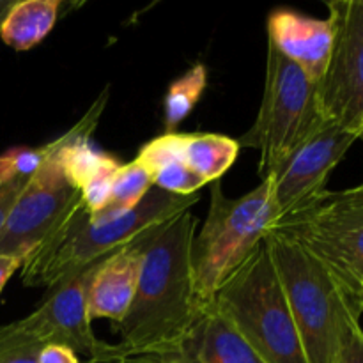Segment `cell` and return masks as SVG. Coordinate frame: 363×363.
Masks as SVG:
<instances>
[{
  "label": "cell",
  "mask_w": 363,
  "mask_h": 363,
  "mask_svg": "<svg viewBox=\"0 0 363 363\" xmlns=\"http://www.w3.org/2000/svg\"><path fill=\"white\" fill-rule=\"evenodd\" d=\"M197 216L184 211L142 236V268L126 318L117 323L121 342L112 363L176 353L201 325L211 305L202 303L191 269Z\"/></svg>",
  "instance_id": "cell-1"
},
{
  "label": "cell",
  "mask_w": 363,
  "mask_h": 363,
  "mask_svg": "<svg viewBox=\"0 0 363 363\" xmlns=\"http://www.w3.org/2000/svg\"><path fill=\"white\" fill-rule=\"evenodd\" d=\"M197 202L199 194L174 195L152 186L130 213L110 222L94 223L89 220V211L80 201L62 225L25 259L21 282L27 287L52 289L130 245L147 230L190 211Z\"/></svg>",
  "instance_id": "cell-2"
},
{
  "label": "cell",
  "mask_w": 363,
  "mask_h": 363,
  "mask_svg": "<svg viewBox=\"0 0 363 363\" xmlns=\"http://www.w3.org/2000/svg\"><path fill=\"white\" fill-rule=\"evenodd\" d=\"M308 363H333L347 333L360 325L362 303L319 259L296 241L264 238Z\"/></svg>",
  "instance_id": "cell-3"
},
{
  "label": "cell",
  "mask_w": 363,
  "mask_h": 363,
  "mask_svg": "<svg viewBox=\"0 0 363 363\" xmlns=\"http://www.w3.org/2000/svg\"><path fill=\"white\" fill-rule=\"evenodd\" d=\"M213 307L266 363H308L264 240L223 282Z\"/></svg>",
  "instance_id": "cell-4"
},
{
  "label": "cell",
  "mask_w": 363,
  "mask_h": 363,
  "mask_svg": "<svg viewBox=\"0 0 363 363\" xmlns=\"http://www.w3.org/2000/svg\"><path fill=\"white\" fill-rule=\"evenodd\" d=\"M209 190L208 216L191 243L195 289L206 305H213L223 282L279 220L269 179H262L257 188L238 199L227 197L220 181L209 184Z\"/></svg>",
  "instance_id": "cell-5"
},
{
  "label": "cell",
  "mask_w": 363,
  "mask_h": 363,
  "mask_svg": "<svg viewBox=\"0 0 363 363\" xmlns=\"http://www.w3.org/2000/svg\"><path fill=\"white\" fill-rule=\"evenodd\" d=\"M318 84L268 41L266 80L257 119L238 138L259 151V176L266 179L323 123Z\"/></svg>",
  "instance_id": "cell-6"
},
{
  "label": "cell",
  "mask_w": 363,
  "mask_h": 363,
  "mask_svg": "<svg viewBox=\"0 0 363 363\" xmlns=\"http://www.w3.org/2000/svg\"><path fill=\"white\" fill-rule=\"evenodd\" d=\"M269 233L296 241L360 300L363 286V191L323 190L273 223Z\"/></svg>",
  "instance_id": "cell-7"
},
{
  "label": "cell",
  "mask_w": 363,
  "mask_h": 363,
  "mask_svg": "<svg viewBox=\"0 0 363 363\" xmlns=\"http://www.w3.org/2000/svg\"><path fill=\"white\" fill-rule=\"evenodd\" d=\"M96 264L48 289L32 314L0 326V337L14 346L39 351L50 344H60L87 357L89 363H112L116 346L94 335L87 311V287Z\"/></svg>",
  "instance_id": "cell-8"
},
{
  "label": "cell",
  "mask_w": 363,
  "mask_h": 363,
  "mask_svg": "<svg viewBox=\"0 0 363 363\" xmlns=\"http://www.w3.org/2000/svg\"><path fill=\"white\" fill-rule=\"evenodd\" d=\"M333 41L318 84L323 117L358 137L363 133V0H330Z\"/></svg>",
  "instance_id": "cell-9"
},
{
  "label": "cell",
  "mask_w": 363,
  "mask_h": 363,
  "mask_svg": "<svg viewBox=\"0 0 363 363\" xmlns=\"http://www.w3.org/2000/svg\"><path fill=\"white\" fill-rule=\"evenodd\" d=\"M45 149L41 167L16 199L0 230V255L25 261L80 204V190L64 172L53 142L45 144Z\"/></svg>",
  "instance_id": "cell-10"
},
{
  "label": "cell",
  "mask_w": 363,
  "mask_h": 363,
  "mask_svg": "<svg viewBox=\"0 0 363 363\" xmlns=\"http://www.w3.org/2000/svg\"><path fill=\"white\" fill-rule=\"evenodd\" d=\"M357 140L354 133L325 121L286 162L280 163L266 177L272 183L279 218L326 190L325 184L332 170Z\"/></svg>",
  "instance_id": "cell-11"
},
{
  "label": "cell",
  "mask_w": 363,
  "mask_h": 363,
  "mask_svg": "<svg viewBox=\"0 0 363 363\" xmlns=\"http://www.w3.org/2000/svg\"><path fill=\"white\" fill-rule=\"evenodd\" d=\"M142 236L96 264L87 287V311L91 321L112 319L117 325L126 318L140 277Z\"/></svg>",
  "instance_id": "cell-12"
},
{
  "label": "cell",
  "mask_w": 363,
  "mask_h": 363,
  "mask_svg": "<svg viewBox=\"0 0 363 363\" xmlns=\"http://www.w3.org/2000/svg\"><path fill=\"white\" fill-rule=\"evenodd\" d=\"M268 41L319 84L332 52L333 32L328 18L318 20L296 11L277 9L268 16Z\"/></svg>",
  "instance_id": "cell-13"
},
{
  "label": "cell",
  "mask_w": 363,
  "mask_h": 363,
  "mask_svg": "<svg viewBox=\"0 0 363 363\" xmlns=\"http://www.w3.org/2000/svg\"><path fill=\"white\" fill-rule=\"evenodd\" d=\"M138 163L152 177V186L174 195H195L206 186L183 160V133H163L142 145Z\"/></svg>",
  "instance_id": "cell-14"
},
{
  "label": "cell",
  "mask_w": 363,
  "mask_h": 363,
  "mask_svg": "<svg viewBox=\"0 0 363 363\" xmlns=\"http://www.w3.org/2000/svg\"><path fill=\"white\" fill-rule=\"evenodd\" d=\"M188 344L199 363H266L213 305Z\"/></svg>",
  "instance_id": "cell-15"
},
{
  "label": "cell",
  "mask_w": 363,
  "mask_h": 363,
  "mask_svg": "<svg viewBox=\"0 0 363 363\" xmlns=\"http://www.w3.org/2000/svg\"><path fill=\"white\" fill-rule=\"evenodd\" d=\"M60 0H16L0 27V41L18 52L38 46L59 20Z\"/></svg>",
  "instance_id": "cell-16"
},
{
  "label": "cell",
  "mask_w": 363,
  "mask_h": 363,
  "mask_svg": "<svg viewBox=\"0 0 363 363\" xmlns=\"http://www.w3.org/2000/svg\"><path fill=\"white\" fill-rule=\"evenodd\" d=\"M240 149L236 138L225 135L183 133L184 163L206 184L220 181L238 160Z\"/></svg>",
  "instance_id": "cell-17"
},
{
  "label": "cell",
  "mask_w": 363,
  "mask_h": 363,
  "mask_svg": "<svg viewBox=\"0 0 363 363\" xmlns=\"http://www.w3.org/2000/svg\"><path fill=\"white\" fill-rule=\"evenodd\" d=\"M151 188L152 177L137 160L124 163L116 174L108 204L101 211L89 215V220L94 223H103L126 215L140 204L142 199L147 195Z\"/></svg>",
  "instance_id": "cell-18"
},
{
  "label": "cell",
  "mask_w": 363,
  "mask_h": 363,
  "mask_svg": "<svg viewBox=\"0 0 363 363\" xmlns=\"http://www.w3.org/2000/svg\"><path fill=\"white\" fill-rule=\"evenodd\" d=\"M206 85H208V69L204 64H195L183 77L170 84L163 99L165 133H176L177 126L197 106L202 92L206 91Z\"/></svg>",
  "instance_id": "cell-19"
},
{
  "label": "cell",
  "mask_w": 363,
  "mask_h": 363,
  "mask_svg": "<svg viewBox=\"0 0 363 363\" xmlns=\"http://www.w3.org/2000/svg\"><path fill=\"white\" fill-rule=\"evenodd\" d=\"M121 163L116 158L110 156L91 177L87 183L80 188L82 202H84L85 209L89 215L101 211L110 201V194H112V184L116 179V174L119 170Z\"/></svg>",
  "instance_id": "cell-20"
},
{
  "label": "cell",
  "mask_w": 363,
  "mask_h": 363,
  "mask_svg": "<svg viewBox=\"0 0 363 363\" xmlns=\"http://www.w3.org/2000/svg\"><path fill=\"white\" fill-rule=\"evenodd\" d=\"M30 177L23 176H0V230L9 216L11 208L14 206L16 199L27 186Z\"/></svg>",
  "instance_id": "cell-21"
},
{
  "label": "cell",
  "mask_w": 363,
  "mask_h": 363,
  "mask_svg": "<svg viewBox=\"0 0 363 363\" xmlns=\"http://www.w3.org/2000/svg\"><path fill=\"white\" fill-rule=\"evenodd\" d=\"M333 363H363V328L360 325L347 333Z\"/></svg>",
  "instance_id": "cell-22"
},
{
  "label": "cell",
  "mask_w": 363,
  "mask_h": 363,
  "mask_svg": "<svg viewBox=\"0 0 363 363\" xmlns=\"http://www.w3.org/2000/svg\"><path fill=\"white\" fill-rule=\"evenodd\" d=\"M39 350L20 347L0 337V363H39Z\"/></svg>",
  "instance_id": "cell-23"
},
{
  "label": "cell",
  "mask_w": 363,
  "mask_h": 363,
  "mask_svg": "<svg viewBox=\"0 0 363 363\" xmlns=\"http://www.w3.org/2000/svg\"><path fill=\"white\" fill-rule=\"evenodd\" d=\"M39 363H80L78 354L71 347L60 344H50L39 351Z\"/></svg>",
  "instance_id": "cell-24"
},
{
  "label": "cell",
  "mask_w": 363,
  "mask_h": 363,
  "mask_svg": "<svg viewBox=\"0 0 363 363\" xmlns=\"http://www.w3.org/2000/svg\"><path fill=\"white\" fill-rule=\"evenodd\" d=\"M131 363H199L195 358L194 351H191L190 344L183 347L181 351L176 353H167V354H149V357H138Z\"/></svg>",
  "instance_id": "cell-25"
},
{
  "label": "cell",
  "mask_w": 363,
  "mask_h": 363,
  "mask_svg": "<svg viewBox=\"0 0 363 363\" xmlns=\"http://www.w3.org/2000/svg\"><path fill=\"white\" fill-rule=\"evenodd\" d=\"M23 261L18 257H11V255H0V293L6 287V284L9 282L11 277L21 269Z\"/></svg>",
  "instance_id": "cell-26"
},
{
  "label": "cell",
  "mask_w": 363,
  "mask_h": 363,
  "mask_svg": "<svg viewBox=\"0 0 363 363\" xmlns=\"http://www.w3.org/2000/svg\"><path fill=\"white\" fill-rule=\"evenodd\" d=\"M14 2H16V0H0V27H2L4 20H6V16L9 14V11L13 9Z\"/></svg>",
  "instance_id": "cell-27"
},
{
  "label": "cell",
  "mask_w": 363,
  "mask_h": 363,
  "mask_svg": "<svg viewBox=\"0 0 363 363\" xmlns=\"http://www.w3.org/2000/svg\"><path fill=\"white\" fill-rule=\"evenodd\" d=\"M360 303H362V308H363V286H362V289H360Z\"/></svg>",
  "instance_id": "cell-28"
},
{
  "label": "cell",
  "mask_w": 363,
  "mask_h": 363,
  "mask_svg": "<svg viewBox=\"0 0 363 363\" xmlns=\"http://www.w3.org/2000/svg\"><path fill=\"white\" fill-rule=\"evenodd\" d=\"M360 140H363V133H362V135H360Z\"/></svg>",
  "instance_id": "cell-29"
},
{
  "label": "cell",
  "mask_w": 363,
  "mask_h": 363,
  "mask_svg": "<svg viewBox=\"0 0 363 363\" xmlns=\"http://www.w3.org/2000/svg\"><path fill=\"white\" fill-rule=\"evenodd\" d=\"M360 188H362V191H363V184H360Z\"/></svg>",
  "instance_id": "cell-30"
}]
</instances>
